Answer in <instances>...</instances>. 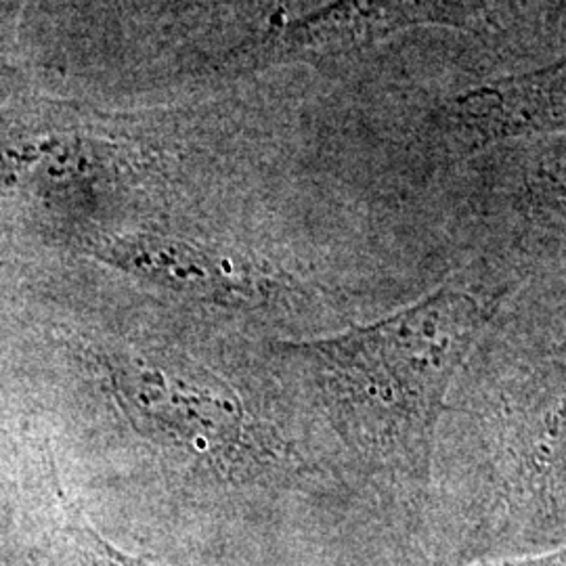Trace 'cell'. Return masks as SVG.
<instances>
[{
    "mask_svg": "<svg viewBox=\"0 0 566 566\" xmlns=\"http://www.w3.org/2000/svg\"><path fill=\"white\" fill-rule=\"evenodd\" d=\"M493 304L441 287L378 324L301 344L344 443L365 464L422 481L430 474L449 386Z\"/></svg>",
    "mask_w": 566,
    "mask_h": 566,
    "instance_id": "obj_1",
    "label": "cell"
},
{
    "mask_svg": "<svg viewBox=\"0 0 566 566\" xmlns=\"http://www.w3.org/2000/svg\"><path fill=\"white\" fill-rule=\"evenodd\" d=\"M109 382L135 420L175 446L212 453L240 434V403L202 376L128 357L109 365Z\"/></svg>",
    "mask_w": 566,
    "mask_h": 566,
    "instance_id": "obj_2",
    "label": "cell"
},
{
    "mask_svg": "<svg viewBox=\"0 0 566 566\" xmlns=\"http://www.w3.org/2000/svg\"><path fill=\"white\" fill-rule=\"evenodd\" d=\"M112 263L168 292L217 303H252L261 282L248 269L191 243L133 238L107 250Z\"/></svg>",
    "mask_w": 566,
    "mask_h": 566,
    "instance_id": "obj_3",
    "label": "cell"
},
{
    "mask_svg": "<svg viewBox=\"0 0 566 566\" xmlns=\"http://www.w3.org/2000/svg\"><path fill=\"white\" fill-rule=\"evenodd\" d=\"M470 0H334L285 28L301 51L346 49L428 23H460Z\"/></svg>",
    "mask_w": 566,
    "mask_h": 566,
    "instance_id": "obj_4",
    "label": "cell"
},
{
    "mask_svg": "<svg viewBox=\"0 0 566 566\" xmlns=\"http://www.w3.org/2000/svg\"><path fill=\"white\" fill-rule=\"evenodd\" d=\"M460 103L464 116L486 137L565 126L566 61L476 88Z\"/></svg>",
    "mask_w": 566,
    "mask_h": 566,
    "instance_id": "obj_5",
    "label": "cell"
},
{
    "mask_svg": "<svg viewBox=\"0 0 566 566\" xmlns=\"http://www.w3.org/2000/svg\"><path fill=\"white\" fill-rule=\"evenodd\" d=\"M70 533H72V546L78 558V566H163L142 556H133L120 547L112 546L91 526H74Z\"/></svg>",
    "mask_w": 566,
    "mask_h": 566,
    "instance_id": "obj_6",
    "label": "cell"
},
{
    "mask_svg": "<svg viewBox=\"0 0 566 566\" xmlns=\"http://www.w3.org/2000/svg\"><path fill=\"white\" fill-rule=\"evenodd\" d=\"M474 566H566V547L554 549L542 556L531 558H516V560H500V563H483Z\"/></svg>",
    "mask_w": 566,
    "mask_h": 566,
    "instance_id": "obj_7",
    "label": "cell"
}]
</instances>
